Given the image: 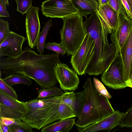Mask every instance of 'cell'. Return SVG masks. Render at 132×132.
<instances>
[{"mask_svg":"<svg viewBox=\"0 0 132 132\" xmlns=\"http://www.w3.org/2000/svg\"><path fill=\"white\" fill-rule=\"evenodd\" d=\"M59 56L56 53L38 54L27 47L16 57L1 59L0 71L6 76L14 74L25 76L34 80L41 88L52 87L58 82L54 68L60 62Z\"/></svg>","mask_w":132,"mask_h":132,"instance_id":"6da1fadb","label":"cell"},{"mask_svg":"<svg viewBox=\"0 0 132 132\" xmlns=\"http://www.w3.org/2000/svg\"><path fill=\"white\" fill-rule=\"evenodd\" d=\"M108 3L118 13H121L128 16L121 0H109Z\"/></svg>","mask_w":132,"mask_h":132,"instance_id":"d6a6232c","label":"cell"},{"mask_svg":"<svg viewBox=\"0 0 132 132\" xmlns=\"http://www.w3.org/2000/svg\"><path fill=\"white\" fill-rule=\"evenodd\" d=\"M26 38L12 31L0 44V57H15L22 52V46Z\"/></svg>","mask_w":132,"mask_h":132,"instance_id":"7c38bea8","label":"cell"},{"mask_svg":"<svg viewBox=\"0 0 132 132\" xmlns=\"http://www.w3.org/2000/svg\"><path fill=\"white\" fill-rule=\"evenodd\" d=\"M102 23L109 34L117 27L118 21V13L108 4L99 5L96 12Z\"/></svg>","mask_w":132,"mask_h":132,"instance_id":"5bb4252c","label":"cell"},{"mask_svg":"<svg viewBox=\"0 0 132 132\" xmlns=\"http://www.w3.org/2000/svg\"><path fill=\"white\" fill-rule=\"evenodd\" d=\"M53 23L51 19L49 20L45 24L42 31L39 35L36 46L39 54H43L45 45L46 37L48 31Z\"/></svg>","mask_w":132,"mask_h":132,"instance_id":"d6986e66","label":"cell"},{"mask_svg":"<svg viewBox=\"0 0 132 132\" xmlns=\"http://www.w3.org/2000/svg\"><path fill=\"white\" fill-rule=\"evenodd\" d=\"M41 10L46 17L63 19L78 14L72 0H45L41 5Z\"/></svg>","mask_w":132,"mask_h":132,"instance_id":"52a82bcc","label":"cell"},{"mask_svg":"<svg viewBox=\"0 0 132 132\" xmlns=\"http://www.w3.org/2000/svg\"><path fill=\"white\" fill-rule=\"evenodd\" d=\"M86 34H89L95 43L93 58L87 68L86 73L90 75L102 74L118 54L114 44L108 43V31L102 23L97 13L86 17L83 22Z\"/></svg>","mask_w":132,"mask_h":132,"instance_id":"7a4b0ae2","label":"cell"},{"mask_svg":"<svg viewBox=\"0 0 132 132\" xmlns=\"http://www.w3.org/2000/svg\"><path fill=\"white\" fill-rule=\"evenodd\" d=\"M0 123L9 126L16 125L19 126L26 130L27 132H32V128L25 122L20 119L0 117Z\"/></svg>","mask_w":132,"mask_h":132,"instance_id":"cb8c5ba5","label":"cell"},{"mask_svg":"<svg viewBox=\"0 0 132 132\" xmlns=\"http://www.w3.org/2000/svg\"><path fill=\"white\" fill-rule=\"evenodd\" d=\"M7 21L0 19V44L5 39L11 31Z\"/></svg>","mask_w":132,"mask_h":132,"instance_id":"4dcf8cb0","label":"cell"},{"mask_svg":"<svg viewBox=\"0 0 132 132\" xmlns=\"http://www.w3.org/2000/svg\"><path fill=\"white\" fill-rule=\"evenodd\" d=\"M55 76L61 88L63 90H75L77 89L79 79L77 73L68 65L60 62L54 68Z\"/></svg>","mask_w":132,"mask_h":132,"instance_id":"9c48e42d","label":"cell"},{"mask_svg":"<svg viewBox=\"0 0 132 132\" xmlns=\"http://www.w3.org/2000/svg\"><path fill=\"white\" fill-rule=\"evenodd\" d=\"M78 11V14L82 16L86 17L94 12H97L98 9V2L93 0H72Z\"/></svg>","mask_w":132,"mask_h":132,"instance_id":"e0dca14e","label":"cell"},{"mask_svg":"<svg viewBox=\"0 0 132 132\" xmlns=\"http://www.w3.org/2000/svg\"><path fill=\"white\" fill-rule=\"evenodd\" d=\"M64 93L61 89L56 86L41 88L38 91V95L36 98L41 99L61 95Z\"/></svg>","mask_w":132,"mask_h":132,"instance_id":"7402d4cb","label":"cell"},{"mask_svg":"<svg viewBox=\"0 0 132 132\" xmlns=\"http://www.w3.org/2000/svg\"><path fill=\"white\" fill-rule=\"evenodd\" d=\"M0 132H11L9 126L3 124H0Z\"/></svg>","mask_w":132,"mask_h":132,"instance_id":"d590c367","label":"cell"},{"mask_svg":"<svg viewBox=\"0 0 132 132\" xmlns=\"http://www.w3.org/2000/svg\"><path fill=\"white\" fill-rule=\"evenodd\" d=\"M2 79L5 83L11 87L18 84H24L29 86L32 82L30 79L28 77L19 74L11 75Z\"/></svg>","mask_w":132,"mask_h":132,"instance_id":"ffe728a7","label":"cell"},{"mask_svg":"<svg viewBox=\"0 0 132 132\" xmlns=\"http://www.w3.org/2000/svg\"><path fill=\"white\" fill-rule=\"evenodd\" d=\"M102 74L101 79L108 87L116 89H122L127 87L122 64L119 53Z\"/></svg>","mask_w":132,"mask_h":132,"instance_id":"ba28073f","label":"cell"},{"mask_svg":"<svg viewBox=\"0 0 132 132\" xmlns=\"http://www.w3.org/2000/svg\"><path fill=\"white\" fill-rule=\"evenodd\" d=\"M61 101V95L25 102L28 111L22 120L31 128L39 130L59 120L58 110Z\"/></svg>","mask_w":132,"mask_h":132,"instance_id":"277c9868","label":"cell"},{"mask_svg":"<svg viewBox=\"0 0 132 132\" xmlns=\"http://www.w3.org/2000/svg\"><path fill=\"white\" fill-rule=\"evenodd\" d=\"M75 100L73 109L76 117L78 118L80 116L85 105L86 100L85 90L75 93Z\"/></svg>","mask_w":132,"mask_h":132,"instance_id":"44dd1931","label":"cell"},{"mask_svg":"<svg viewBox=\"0 0 132 132\" xmlns=\"http://www.w3.org/2000/svg\"><path fill=\"white\" fill-rule=\"evenodd\" d=\"M132 12V0H126Z\"/></svg>","mask_w":132,"mask_h":132,"instance_id":"f35d334b","label":"cell"},{"mask_svg":"<svg viewBox=\"0 0 132 132\" xmlns=\"http://www.w3.org/2000/svg\"><path fill=\"white\" fill-rule=\"evenodd\" d=\"M6 6L3 2L0 1V17H8L10 16L7 10Z\"/></svg>","mask_w":132,"mask_h":132,"instance_id":"836d02e7","label":"cell"},{"mask_svg":"<svg viewBox=\"0 0 132 132\" xmlns=\"http://www.w3.org/2000/svg\"><path fill=\"white\" fill-rule=\"evenodd\" d=\"M86 100L82 112L75 125L83 127L92 124L111 114L114 111L109 99L95 89L90 77L83 86Z\"/></svg>","mask_w":132,"mask_h":132,"instance_id":"3957f363","label":"cell"},{"mask_svg":"<svg viewBox=\"0 0 132 132\" xmlns=\"http://www.w3.org/2000/svg\"><path fill=\"white\" fill-rule=\"evenodd\" d=\"M0 90L12 97L18 99V96L14 89L5 83L0 77Z\"/></svg>","mask_w":132,"mask_h":132,"instance_id":"1f68e13d","label":"cell"},{"mask_svg":"<svg viewBox=\"0 0 132 132\" xmlns=\"http://www.w3.org/2000/svg\"><path fill=\"white\" fill-rule=\"evenodd\" d=\"M75 119L70 118L59 120L58 121L48 125L42 128V132H68L75 125Z\"/></svg>","mask_w":132,"mask_h":132,"instance_id":"2e32d148","label":"cell"},{"mask_svg":"<svg viewBox=\"0 0 132 132\" xmlns=\"http://www.w3.org/2000/svg\"><path fill=\"white\" fill-rule=\"evenodd\" d=\"M94 52V41L87 33L79 47L72 55L70 61L72 68L79 75L86 74V70L93 59Z\"/></svg>","mask_w":132,"mask_h":132,"instance_id":"8992f818","label":"cell"},{"mask_svg":"<svg viewBox=\"0 0 132 132\" xmlns=\"http://www.w3.org/2000/svg\"><path fill=\"white\" fill-rule=\"evenodd\" d=\"M125 83L127 87L132 88V76L128 79L125 81Z\"/></svg>","mask_w":132,"mask_h":132,"instance_id":"8d00e7d4","label":"cell"},{"mask_svg":"<svg viewBox=\"0 0 132 132\" xmlns=\"http://www.w3.org/2000/svg\"><path fill=\"white\" fill-rule=\"evenodd\" d=\"M93 84L96 90L100 94L107 98L110 99L112 97L111 95L102 82L98 79L94 78Z\"/></svg>","mask_w":132,"mask_h":132,"instance_id":"f546056e","label":"cell"},{"mask_svg":"<svg viewBox=\"0 0 132 132\" xmlns=\"http://www.w3.org/2000/svg\"><path fill=\"white\" fill-rule=\"evenodd\" d=\"M45 48L55 52L59 55L62 56L64 55L66 53V50L60 43L48 42L45 44Z\"/></svg>","mask_w":132,"mask_h":132,"instance_id":"83f0119b","label":"cell"},{"mask_svg":"<svg viewBox=\"0 0 132 132\" xmlns=\"http://www.w3.org/2000/svg\"><path fill=\"white\" fill-rule=\"evenodd\" d=\"M119 111H115L111 114L86 126L78 127L79 132H95L103 130H110L119 126L124 114Z\"/></svg>","mask_w":132,"mask_h":132,"instance_id":"4fadbf2b","label":"cell"},{"mask_svg":"<svg viewBox=\"0 0 132 132\" xmlns=\"http://www.w3.org/2000/svg\"><path fill=\"white\" fill-rule=\"evenodd\" d=\"M0 103L24 114L28 111L25 102L15 99L0 90Z\"/></svg>","mask_w":132,"mask_h":132,"instance_id":"ac0fdd59","label":"cell"},{"mask_svg":"<svg viewBox=\"0 0 132 132\" xmlns=\"http://www.w3.org/2000/svg\"><path fill=\"white\" fill-rule=\"evenodd\" d=\"M132 76V60L131 63V68H130V77Z\"/></svg>","mask_w":132,"mask_h":132,"instance_id":"60d3db41","label":"cell"},{"mask_svg":"<svg viewBox=\"0 0 132 132\" xmlns=\"http://www.w3.org/2000/svg\"><path fill=\"white\" fill-rule=\"evenodd\" d=\"M119 126L122 127H126L132 128V106L124 113L119 123Z\"/></svg>","mask_w":132,"mask_h":132,"instance_id":"484cf974","label":"cell"},{"mask_svg":"<svg viewBox=\"0 0 132 132\" xmlns=\"http://www.w3.org/2000/svg\"><path fill=\"white\" fill-rule=\"evenodd\" d=\"M94 1H95L96 2H98V0H93Z\"/></svg>","mask_w":132,"mask_h":132,"instance_id":"b9f144b4","label":"cell"},{"mask_svg":"<svg viewBox=\"0 0 132 132\" xmlns=\"http://www.w3.org/2000/svg\"><path fill=\"white\" fill-rule=\"evenodd\" d=\"M119 53L122 62L124 78L126 81L130 77L132 60V29Z\"/></svg>","mask_w":132,"mask_h":132,"instance_id":"9a60e30c","label":"cell"},{"mask_svg":"<svg viewBox=\"0 0 132 132\" xmlns=\"http://www.w3.org/2000/svg\"><path fill=\"white\" fill-rule=\"evenodd\" d=\"M58 116L59 120L76 117L73 110L69 106L61 102L59 108Z\"/></svg>","mask_w":132,"mask_h":132,"instance_id":"d4e9b609","label":"cell"},{"mask_svg":"<svg viewBox=\"0 0 132 132\" xmlns=\"http://www.w3.org/2000/svg\"><path fill=\"white\" fill-rule=\"evenodd\" d=\"M109 0H98L99 5H103L108 3Z\"/></svg>","mask_w":132,"mask_h":132,"instance_id":"74e56055","label":"cell"},{"mask_svg":"<svg viewBox=\"0 0 132 132\" xmlns=\"http://www.w3.org/2000/svg\"><path fill=\"white\" fill-rule=\"evenodd\" d=\"M39 9L32 6L26 13L25 27L28 45L31 49L36 46L41 28L39 16Z\"/></svg>","mask_w":132,"mask_h":132,"instance_id":"30bf717a","label":"cell"},{"mask_svg":"<svg viewBox=\"0 0 132 132\" xmlns=\"http://www.w3.org/2000/svg\"><path fill=\"white\" fill-rule=\"evenodd\" d=\"M16 11L22 15L26 14L32 6V0H15Z\"/></svg>","mask_w":132,"mask_h":132,"instance_id":"4316f807","label":"cell"},{"mask_svg":"<svg viewBox=\"0 0 132 132\" xmlns=\"http://www.w3.org/2000/svg\"><path fill=\"white\" fill-rule=\"evenodd\" d=\"M24 114L0 103V117L22 120Z\"/></svg>","mask_w":132,"mask_h":132,"instance_id":"603a6c76","label":"cell"},{"mask_svg":"<svg viewBox=\"0 0 132 132\" xmlns=\"http://www.w3.org/2000/svg\"><path fill=\"white\" fill-rule=\"evenodd\" d=\"M62 19L63 25L60 31L61 42L68 56L74 54L82 43L86 34L82 17L78 14Z\"/></svg>","mask_w":132,"mask_h":132,"instance_id":"5b68a950","label":"cell"},{"mask_svg":"<svg viewBox=\"0 0 132 132\" xmlns=\"http://www.w3.org/2000/svg\"><path fill=\"white\" fill-rule=\"evenodd\" d=\"M75 93L73 91L66 92L61 95V102L73 109L75 100Z\"/></svg>","mask_w":132,"mask_h":132,"instance_id":"f1b7e54d","label":"cell"},{"mask_svg":"<svg viewBox=\"0 0 132 132\" xmlns=\"http://www.w3.org/2000/svg\"><path fill=\"white\" fill-rule=\"evenodd\" d=\"M0 1L3 2L6 6L9 5L8 0H0Z\"/></svg>","mask_w":132,"mask_h":132,"instance_id":"ab89813d","label":"cell"},{"mask_svg":"<svg viewBox=\"0 0 132 132\" xmlns=\"http://www.w3.org/2000/svg\"><path fill=\"white\" fill-rule=\"evenodd\" d=\"M132 29V20L128 16L119 13L117 27L112 30L111 35V40L118 53L124 45Z\"/></svg>","mask_w":132,"mask_h":132,"instance_id":"8fae6325","label":"cell"},{"mask_svg":"<svg viewBox=\"0 0 132 132\" xmlns=\"http://www.w3.org/2000/svg\"><path fill=\"white\" fill-rule=\"evenodd\" d=\"M11 132H26L27 131L22 127L16 125L9 126Z\"/></svg>","mask_w":132,"mask_h":132,"instance_id":"e575fe53","label":"cell"}]
</instances>
